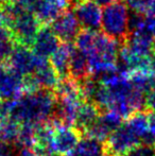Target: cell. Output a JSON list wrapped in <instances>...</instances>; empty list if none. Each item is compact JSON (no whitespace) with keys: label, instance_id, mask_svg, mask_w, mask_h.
<instances>
[{"label":"cell","instance_id":"cell-19","mask_svg":"<svg viewBox=\"0 0 155 156\" xmlns=\"http://www.w3.org/2000/svg\"><path fill=\"white\" fill-rule=\"evenodd\" d=\"M126 156H155V146L140 144L133 148Z\"/></svg>","mask_w":155,"mask_h":156},{"label":"cell","instance_id":"cell-8","mask_svg":"<svg viewBox=\"0 0 155 156\" xmlns=\"http://www.w3.org/2000/svg\"><path fill=\"white\" fill-rule=\"evenodd\" d=\"M83 30L98 32L101 28L102 11L98 4L89 0H82L71 8Z\"/></svg>","mask_w":155,"mask_h":156},{"label":"cell","instance_id":"cell-28","mask_svg":"<svg viewBox=\"0 0 155 156\" xmlns=\"http://www.w3.org/2000/svg\"><path fill=\"white\" fill-rule=\"evenodd\" d=\"M104 156H105V155H104Z\"/></svg>","mask_w":155,"mask_h":156},{"label":"cell","instance_id":"cell-15","mask_svg":"<svg viewBox=\"0 0 155 156\" xmlns=\"http://www.w3.org/2000/svg\"><path fill=\"white\" fill-rule=\"evenodd\" d=\"M104 144L102 141L90 137L83 136L77 144V146L66 156H104Z\"/></svg>","mask_w":155,"mask_h":156},{"label":"cell","instance_id":"cell-22","mask_svg":"<svg viewBox=\"0 0 155 156\" xmlns=\"http://www.w3.org/2000/svg\"><path fill=\"white\" fill-rule=\"evenodd\" d=\"M148 123H149V133L155 137V112L149 111V113H148Z\"/></svg>","mask_w":155,"mask_h":156},{"label":"cell","instance_id":"cell-14","mask_svg":"<svg viewBox=\"0 0 155 156\" xmlns=\"http://www.w3.org/2000/svg\"><path fill=\"white\" fill-rule=\"evenodd\" d=\"M91 69L86 55L75 47L69 64V76L80 83L91 76Z\"/></svg>","mask_w":155,"mask_h":156},{"label":"cell","instance_id":"cell-12","mask_svg":"<svg viewBox=\"0 0 155 156\" xmlns=\"http://www.w3.org/2000/svg\"><path fill=\"white\" fill-rule=\"evenodd\" d=\"M73 49H75V46L72 44L61 43L56 51L49 58L50 64L60 79L69 76V64H70Z\"/></svg>","mask_w":155,"mask_h":156},{"label":"cell","instance_id":"cell-24","mask_svg":"<svg viewBox=\"0 0 155 156\" xmlns=\"http://www.w3.org/2000/svg\"><path fill=\"white\" fill-rule=\"evenodd\" d=\"M3 28H8V19L3 9L0 8V29H3Z\"/></svg>","mask_w":155,"mask_h":156},{"label":"cell","instance_id":"cell-18","mask_svg":"<svg viewBox=\"0 0 155 156\" xmlns=\"http://www.w3.org/2000/svg\"><path fill=\"white\" fill-rule=\"evenodd\" d=\"M15 47V41L8 28L0 29V62L6 61Z\"/></svg>","mask_w":155,"mask_h":156},{"label":"cell","instance_id":"cell-10","mask_svg":"<svg viewBox=\"0 0 155 156\" xmlns=\"http://www.w3.org/2000/svg\"><path fill=\"white\" fill-rule=\"evenodd\" d=\"M60 44L61 41L55 36L50 26L43 25L36 34L31 50L37 58L49 60L52 54L56 51Z\"/></svg>","mask_w":155,"mask_h":156},{"label":"cell","instance_id":"cell-20","mask_svg":"<svg viewBox=\"0 0 155 156\" xmlns=\"http://www.w3.org/2000/svg\"><path fill=\"white\" fill-rule=\"evenodd\" d=\"M12 1H13V3H15L16 5L32 12V10H33L34 6L36 5L38 0H12Z\"/></svg>","mask_w":155,"mask_h":156},{"label":"cell","instance_id":"cell-4","mask_svg":"<svg viewBox=\"0 0 155 156\" xmlns=\"http://www.w3.org/2000/svg\"><path fill=\"white\" fill-rule=\"evenodd\" d=\"M130 10L123 0H118L104 6L101 16L103 34L123 45L130 36Z\"/></svg>","mask_w":155,"mask_h":156},{"label":"cell","instance_id":"cell-23","mask_svg":"<svg viewBox=\"0 0 155 156\" xmlns=\"http://www.w3.org/2000/svg\"><path fill=\"white\" fill-rule=\"evenodd\" d=\"M16 156H38L33 148H20Z\"/></svg>","mask_w":155,"mask_h":156},{"label":"cell","instance_id":"cell-27","mask_svg":"<svg viewBox=\"0 0 155 156\" xmlns=\"http://www.w3.org/2000/svg\"><path fill=\"white\" fill-rule=\"evenodd\" d=\"M41 156H61V155L56 154V153H47V154H45V155H41Z\"/></svg>","mask_w":155,"mask_h":156},{"label":"cell","instance_id":"cell-11","mask_svg":"<svg viewBox=\"0 0 155 156\" xmlns=\"http://www.w3.org/2000/svg\"><path fill=\"white\" fill-rule=\"evenodd\" d=\"M82 134L76 127L60 125L54 129L52 150L58 155H66L77 146Z\"/></svg>","mask_w":155,"mask_h":156},{"label":"cell","instance_id":"cell-16","mask_svg":"<svg viewBox=\"0 0 155 156\" xmlns=\"http://www.w3.org/2000/svg\"><path fill=\"white\" fill-rule=\"evenodd\" d=\"M148 113H149V111H147V109L138 111L136 113L132 114L130 117H128L126 121L124 122V124L129 127V129L139 138L140 142L149 134Z\"/></svg>","mask_w":155,"mask_h":156},{"label":"cell","instance_id":"cell-9","mask_svg":"<svg viewBox=\"0 0 155 156\" xmlns=\"http://www.w3.org/2000/svg\"><path fill=\"white\" fill-rule=\"evenodd\" d=\"M25 93L23 78L0 62V101L15 100Z\"/></svg>","mask_w":155,"mask_h":156},{"label":"cell","instance_id":"cell-3","mask_svg":"<svg viewBox=\"0 0 155 156\" xmlns=\"http://www.w3.org/2000/svg\"><path fill=\"white\" fill-rule=\"evenodd\" d=\"M8 19V29L12 33L17 45L31 48L41 25L37 17L29 10H26L15 3L2 8Z\"/></svg>","mask_w":155,"mask_h":156},{"label":"cell","instance_id":"cell-6","mask_svg":"<svg viewBox=\"0 0 155 156\" xmlns=\"http://www.w3.org/2000/svg\"><path fill=\"white\" fill-rule=\"evenodd\" d=\"M49 26L61 43H75L81 31V26L71 9L61 13Z\"/></svg>","mask_w":155,"mask_h":156},{"label":"cell","instance_id":"cell-2","mask_svg":"<svg viewBox=\"0 0 155 156\" xmlns=\"http://www.w3.org/2000/svg\"><path fill=\"white\" fill-rule=\"evenodd\" d=\"M75 47L86 55L91 73L102 76L118 70L121 45L106 35L81 30L75 41Z\"/></svg>","mask_w":155,"mask_h":156},{"label":"cell","instance_id":"cell-21","mask_svg":"<svg viewBox=\"0 0 155 156\" xmlns=\"http://www.w3.org/2000/svg\"><path fill=\"white\" fill-rule=\"evenodd\" d=\"M14 152V147L0 139V156H12Z\"/></svg>","mask_w":155,"mask_h":156},{"label":"cell","instance_id":"cell-26","mask_svg":"<svg viewBox=\"0 0 155 156\" xmlns=\"http://www.w3.org/2000/svg\"><path fill=\"white\" fill-rule=\"evenodd\" d=\"M12 0H0V8H5L6 5L12 3Z\"/></svg>","mask_w":155,"mask_h":156},{"label":"cell","instance_id":"cell-17","mask_svg":"<svg viewBox=\"0 0 155 156\" xmlns=\"http://www.w3.org/2000/svg\"><path fill=\"white\" fill-rule=\"evenodd\" d=\"M20 124L10 119L0 120V139L9 144H15L19 133Z\"/></svg>","mask_w":155,"mask_h":156},{"label":"cell","instance_id":"cell-5","mask_svg":"<svg viewBox=\"0 0 155 156\" xmlns=\"http://www.w3.org/2000/svg\"><path fill=\"white\" fill-rule=\"evenodd\" d=\"M140 140L124 123L114 131L104 144L105 156H126L133 148L140 144Z\"/></svg>","mask_w":155,"mask_h":156},{"label":"cell","instance_id":"cell-1","mask_svg":"<svg viewBox=\"0 0 155 156\" xmlns=\"http://www.w3.org/2000/svg\"><path fill=\"white\" fill-rule=\"evenodd\" d=\"M58 99L53 90L25 91L15 100L0 103V120L10 119L18 124H43L50 120Z\"/></svg>","mask_w":155,"mask_h":156},{"label":"cell","instance_id":"cell-13","mask_svg":"<svg viewBox=\"0 0 155 156\" xmlns=\"http://www.w3.org/2000/svg\"><path fill=\"white\" fill-rule=\"evenodd\" d=\"M100 114H101V111L97 105H95L91 102L85 101L79 107L73 127H76L81 134H83L88 127H90L97 121Z\"/></svg>","mask_w":155,"mask_h":156},{"label":"cell","instance_id":"cell-25","mask_svg":"<svg viewBox=\"0 0 155 156\" xmlns=\"http://www.w3.org/2000/svg\"><path fill=\"white\" fill-rule=\"evenodd\" d=\"M89 1H93V3L98 4V5H103V6H106L108 5V4L113 3V2L115 1H118V0H89Z\"/></svg>","mask_w":155,"mask_h":156},{"label":"cell","instance_id":"cell-7","mask_svg":"<svg viewBox=\"0 0 155 156\" xmlns=\"http://www.w3.org/2000/svg\"><path fill=\"white\" fill-rule=\"evenodd\" d=\"M10 70L18 76H28L34 71L36 64V56L30 48L21 45H15L12 53L6 60Z\"/></svg>","mask_w":155,"mask_h":156}]
</instances>
